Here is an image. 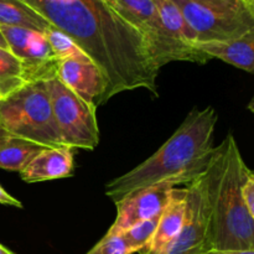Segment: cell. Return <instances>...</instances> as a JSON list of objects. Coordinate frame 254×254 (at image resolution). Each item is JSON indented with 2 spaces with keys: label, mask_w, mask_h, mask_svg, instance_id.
Instances as JSON below:
<instances>
[{
  "label": "cell",
  "mask_w": 254,
  "mask_h": 254,
  "mask_svg": "<svg viewBox=\"0 0 254 254\" xmlns=\"http://www.w3.org/2000/svg\"><path fill=\"white\" fill-rule=\"evenodd\" d=\"M0 31L9 51L26 67L29 82L49 81L56 77L59 60L44 34L25 27L4 25H0Z\"/></svg>",
  "instance_id": "obj_9"
},
{
  "label": "cell",
  "mask_w": 254,
  "mask_h": 254,
  "mask_svg": "<svg viewBox=\"0 0 254 254\" xmlns=\"http://www.w3.org/2000/svg\"><path fill=\"white\" fill-rule=\"evenodd\" d=\"M198 1H215V0H198Z\"/></svg>",
  "instance_id": "obj_30"
},
{
  "label": "cell",
  "mask_w": 254,
  "mask_h": 254,
  "mask_svg": "<svg viewBox=\"0 0 254 254\" xmlns=\"http://www.w3.org/2000/svg\"><path fill=\"white\" fill-rule=\"evenodd\" d=\"M245 2V5L247 6V9L250 10L251 14L254 16V0H242Z\"/></svg>",
  "instance_id": "obj_25"
},
{
  "label": "cell",
  "mask_w": 254,
  "mask_h": 254,
  "mask_svg": "<svg viewBox=\"0 0 254 254\" xmlns=\"http://www.w3.org/2000/svg\"><path fill=\"white\" fill-rule=\"evenodd\" d=\"M193 49L254 74V27L230 41L196 42Z\"/></svg>",
  "instance_id": "obj_14"
},
{
  "label": "cell",
  "mask_w": 254,
  "mask_h": 254,
  "mask_svg": "<svg viewBox=\"0 0 254 254\" xmlns=\"http://www.w3.org/2000/svg\"><path fill=\"white\" fill-rule=\"evenodd\" d=\"M71 37L103 71L109 99L146 88L158 96L159 68L143 34L104 0H25Z\"/></svg>",
  "instance_id": "obj_1"
},
{
  "label": "cell",
  "mask_w": 254,
  "mask_h": 254,
  "mask_svg": "<svg viewBox=\"0 0 254 254\" xmlns=\"http://www.w3.org/2000/svg\"><path fill=\"white\" fill-rule=\"evenodd\" d=\"M243 197H245L250 215L252 216L254 221V171H251L247 178V181H246L245 186H243Z\"/></svg>",
  "instance_id": "obj_22"
},
{
  "label": "cell",
  "mask_w": 254,
  "mask_h": 254,
  "mask_svg": "<svg viewBox=\"0 0 254 254\" xmlns=\"http://www.w3.org/2000/svg\"><path fill=\"white\" fill-rule=\"evenodd\" d=\"M9 135H10V134L7 133L6 130H5L4 127H2L1 123H0V141L4 140V139L7 138V136H9Z\"/></svg>",
  "instance_id": "obj_26"
},
{
  "label": "cell",
  "mask_w": 254,
  "mask_h": 254,
  "mask_svg": "<svg viewBox=\"0 0 254 254\" xmlns=\"http://www.w3.org/2000/svg\"><path fill=\"white\" fill-rule=\"evenodd\" d=\"M197 36L196 42L230 41L254 27V16L242 0H173ZM195 42V44H196Z\"/></svg>",
  "instance_id": "obj_6"
},
{
  "label": "cell",
  "mask_w": 254,
  "mask_h": 254,
  "mask_svg": "<svg viewBox=\"0 0 254 254\" xmlns=\"http://www.w3.org/2000/svg\"><path fill=\"white\" fill-rule=\"evenodd\" d=\"M0 25L25 27L44 35L52 26L25 0H0Z\"/></svg>",
  "instance_id": "obj_15"
},
{
  "label": "cell",
  "mask_w": 254,
  "mask_h": 254,
  "mask_svg": "<svg viewBox=\"0 0 254 254\" xmlns=\"http://www.w3.org/2000/svg\"><path fill=\"white\" fill-rule=\"evenodd\" d=\"M153 2L166 31L186 46L193 47L197 36L188 24L180 7L173 0H153Z\"/></svg>",
  "instance_id": "obj_17"
},
{
  "label": "cell",
  "mask_w": 254,
  "mask_h": 254,
  "mask_svg": "<svg viewBox=\"0 0 254 254\" xmlns=\"http://www.w3.org/2000/svg\"><path fill=\"white\" fill-rule=\"evenodd\" d=\"M0 254H15V253H12L11 251H9L7 248H5L4 246L0 245Z\"/></svg>",
  "instance_id": "obj_28"
},
{
  "label": "cell",
  "mask_w": 254,
  "mask_h": 254,
  "mask_svg": "<svg viewBox=\"0 0 254 254\" xmlns=\"http://www.w3.org/2000/svg\"><path fill=\"white\" fill-rule=\"evenodd\" d=\"M159 218H160V216L150 218V220L141 221V222L134 225L133 227L128 228L124 233H122L129 242V245L135 250V252L145 254L146 251H148L154 235L156 232Z\"/></svg>",
  "instance_id": "obj_19"
},
{
  "label": "cell",
  "mask_w": 254,
  "mask_h": 254,
  "mask_svg": "<svg viewBox=\"0 0 254 254\" xmlns=\"http://www.w3.org/2000/svg\"><path fill=\"white\" fill-rule=\"evenodd\" d=\"M47 41L51 46L52 51L56 55L57 60L62 61L66 59H72V57H84L88 56L71 37L67 36L62 31L57 30L56 27L51 26L46 32H45Z\"/></svg>",
  "instance_id": "obj_20"
},
{
  "label": "cell",
  "mask_w": 254,
  "mask_h": 254,
  "mask_svg": "<svg viewBox=\"0 0 254 254\" xmlns=\"http://www.w3.org/2000/svg\"><path fill=\"white\" fill-rule=\"evenodd\" d=\"M247 108L250 109V111L252 112V113L254 114V97H253V99H252V101L250 102V104H248V107H247Z\"/></svg>",
  "instance_id": "obj_29"
},
{
  "label": "cell",
  "mask_w": 254,
  "mask_h": 254,
  "mask_svg": "<svg viewBox=\"0 0 254 254\" xmlns=\"http://www.w3.org/2000/svg\"><path fill=\"white\" fill-rule=\"evenodd\" d=\"M0 205H7L12 206V207L22 208V203L20 202L17 198L12 197L10 193H7L6 191L1 188V185H0Z\"/></svg>",
  "instance_id": "obj_23"
},
{
  "label": "cell",
  "mask_w": 254,
  "mask_h": 254,
  "mask_svg": "<svg viewBox=\"0 0 254 254\" xmlns=\"http://www.w3.org/2000/svg\"><path fill=\"white\" fill-rule=\"evenodd\" d=\"M0 99H1V96H0Z\"/></svg>",
  "instance_id": "obj_31"
},
{
  "label": "cell",
  "mask_w": 254,
  "mask_h": 254,
  "mask_svg": "<svg viewBox=\"0 0 254 254\" xmlns=\"http://www.w3.org/2000/svg\"><path fill=\"white\" fill-rule=\"evenodd\" d=\"M42 149L45 146L9 135L0 141V169L20 173Z\"/></svg>",
  "instance_id": "obj_16"
},
{
  "label": "cell",
  "mask_w": 254,
  "mask_h": 254,
  "mask_svg": "<svg viewBox=\"0 0 254 254\" xmlns=\"http://www.w3.org/2000/svg\"><path fill=\"white\" fill-rule=\"evenodd\" d=\"M0 123L12 136L26 139L45 148H60L59 127L52 113L46 81L24 84L0 99Z\"/></svg>",
  "instance_id": "obj_4"
},
{
  "label": "cell",
  "mask_w": 254,
  "mask_h": 254,
  "mask_svg": "<svg viewBox=\"0 0 254 254\" xmlns=\"http://www.w3.org/2000/svg\"><path fill=\"white\" fill-rule=\"evenodd\" d=\"M217 113L212 107L193 108L178 130L155 154L133 170L106 185V195L114 203L134 192L161 183L190 185L202 175L213 151Z\"/></svg>",
  "instance_id": "obj_2"
},
{
  "label": "cell",
  "mask_w": 254,
  "mask_h": 254,
  "mask_svg": "<svg viewBox=\"0 0 254 254\" xmlns=\"http://www.w3.org/2000/svg\"><path fill=\"white\" fill-rule=\"evenodd\" d=\"M56 77L72 92L97 108L109 101L108 81L89 56L59 61Z\"/></svg>",
  "instance_id": "obj_10"
},
{
  "label": "cell",
  "mask_w": 254,
  "mask_h": 254,
  "mask_svg": "<svg viewBox=\"0 0 254 254\" xmlns=\"http://www.w3.org/2000/svg\"><path fill=\"white\" fill-rule=\"evenodd\" d=\"M143 34L149 54L159 69L173 61L206 64L207 55L174 39L164 27L153 0H104Z\"/></svg>",
  "instance_id": "obj_5"
},
{
  "label": "cell",
  "mask_w": 254,
  "mask_h": 254,
  "mask_svg": "<svg viewBox=\"0 0 254 254\" xmlns=\"http://www.w3.org/2000/svg\"><path fill=\"white\" fill-rule=\"evenodd\" d=\"M176 188L171 183H161L139 190L116 203L117 217L106 236H117L126 232L141 221L150 220L161 215L168 203L170 192Z\"/></svg>",
  "instance_id": "obj_11"
},
{
  "label": "cell",
  "mask_w": 254,
  "mask_h": 254,
  "mask_svg": "<svg viewBox=\"0 0 254 254\" xmlns=\"http://www.w3.org/2000/svg\"><path fill=\"white\" fill-rule=\"evenodd\" d=\"M73 158L74 149L68 146L45 148L19 174L29 184L68 178L73 174Z\"/></svg>",
  "instance_id": "obj_12"
},
{
  "label": "cell",
  "mask_w": 254,
  "mask_h": 254,
  "mask_svg": "<svg viewBox=\"0 0 254 254\" xmlns=\"http://www.w3.org/2000/svg\"><path fill=\"white\" fill-rule=\"evenodd\" d=\"M0 47H1V49H5V50H9V47H7L6 41H5L4 36H2L1 31H0Z\"/></svg>",
  "instance_id": "obj_27"
},
{
  "label": "cell",
  "mask_w": 254,
  "mask_h": 254,
  "mask_svg": "<svg viewBox=\"0 0 254 254\" xmlns=\"http://www.w3.org/2000/svg\"><path fill=\"white\" fill-rule=\"evenodd\" d=\"M29 83L25 64L14 54L0 47V96L6 97Z\"/></svg>",
  "instance_id": "obj_18"
},
{
  "label": "cell",
  "mask_w": 254,
  "mask_h": 254,
  "mask_svg": "<svg viewBox=\"0 0 254 254\" xmlns=\"http://www.w3.org/2000/svg\"><path fill=\"white\" fill-rule=\"evenodd\" d=\"M46 86L64 145L94 150L99 144L96 107L83 101L57 77L46 81Z\"/></svg>",
  "instance_id": "obj_7"
},
{
  "label": "cell",
  "mask_w": 254,
  "mask_h": 254,
  "mask_svg": "<svg viewBox=\"0 0 254 254\" xmlns=\"http://www.w3.org/2000/svg\"><path fill=\"white\" fill-rule=\"evenodd\" d=\"M251 170L232 133L213 148L206 168L211 202L212 251H254V221L243 186Z\"/></svg>",
  "instance_id": "obj_3"
},
{
  "label": "cell",
  "mask_w": 254,
  "mask_h": 254,
  "mask_svg": "<svg viewBox=\"0 0 254 254\" xmlns=\"http://www.w3.org/2000/svg\"><path fill=\"white\" fill-rule=\"evenodd\" d=\"M207 254H254V251H211Z\"/></svg>",
  "instance_id": "obj_24"
},
{
  "label": "cell",
  "mask_w": 254,
  "mask_h": 254,
  "mask_svg": "<svg viewBox=\"0 0 254 254\" xmlns=\"http://www.w3.org/2000/svg\"><path fill=\"white\" fill-rule=\"evenodd\" d=\"M135 250L129 245L123 235L104 236L87 254H133Z\"/></svg>",
  "instance_id": "obj_21"
},
{
  "label": "cell",
  "mask_w": 254,
  "mask_h": 254,
  "mask_svg": "<svg viewBox=\"0 0 254 254\" xmlns=\"http://www.w3.org/2000/svg\"><path fill=\"white\" fill-rule=\"evenodd\" d=\"M188 212V188H174L145 254H161L183 230Z\"/></svg>",
  "instance_id": "obj_13"
},
{
  "label": "cell",
  "mask_w": 254,
  "mask_h": 254,
  "mask_svg": "<svg viewBox=\"0 0 254 254\" xmlns=\"http://www.w3.org/2000/svg\"><path fill=\"white\" fill-rule=\"evenodd\" d=\"M211 202L206 170L188 185V212L183 230L161 254H207L211 245Z\"/></svg>",
  "instance_id": "obj_8"
}]
</instances>
